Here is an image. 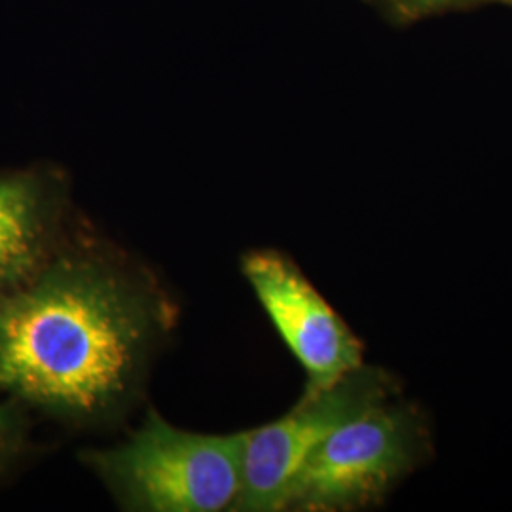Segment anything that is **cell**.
Returning a JSON list of instances; mask_svg holds the SVG:
<instances>
[{
  "mask_svg": "<svg viewBox=\"0 0 512 512\" xmlns=\"http://www.w3.org/2000/svg\"><path fill=\"white\" fill-rule=\"evenodd\" d=\"M164 327L156 294L93 256L50 260L0 302V389L61 420H116Z\"/></svg>",
  "mask_w": 512,
  "mask_h": 512,
  "instance_id": "cell-1",
  "label": "cell"
},
{
  "mask_svg": "<svg viewBox=\"0 0 512 512\" xmlns=\"http://www.w3.org/2000/svg\"><path fill=\"white\" fill-rule=\"evenodd\" d=\"M245 431L203 435L150 410L141 427L82 461L131 512L232 511L241 490Z\"/></svg>",
  "mask_w": 512,
  "mask_h": 512,
  "instance_id": "cell-2",
  "label": "cell"
},
{
  "mask_svg": "<svg viewBox=\"0 0 512 512\" xmlns=\"http://www.w3.org/2000/svg\"><path fill=\"white\" fill-rule=\"evenodd\" d=\"M420 406L399 395L338 427L294 476L283 511H361L382 503L431 458Z\"/></svg>",
  "mask_w": 512,
  "mask_h": 512,
  "instance_id": "cell-3",
  "label": "cell"
},
{
  "mask_svg": "<svg viewBox=\"0 0 512 512\" xmlns=\"http://www.w3.org/2000/svg\"><path fill=\"white\" fill-rule=\"evenodd\" d=\"M399 395L397 378L363 363L321 391H304L281 418L245 431L241 490L232 511H283L285 495L311 454L344 423Z\"/></svg>",
  "mask_w": 512,
  "mask_h": 512,
  "instance_id": "cell-4",
  "label": "cell"
},
{
  "mask_svg": "<svg viewBox=\"0 0 512 512\" xmlns=\"http://www.w3.org/2000/svg\"><path fill=\"white\" fill-rule=\"evenodd\" d=\"M241 270L304 368L306 391L327 389L365 363L361 340L289 256L272 249L253 251L243 256Z\"/></svg>",
  "mask_w": 512,
  "mask_h": 512,
  "instance_id": "cell-5",
  "label": "cell"
},
{
  "mask_svg": "<svg viewBox=\"0 0 512 512\" xmlns=\"http://www.w3.org/2000/svg\"><path fill=\"white\" fill-rule=\"evenodd\" d=\"M59 196L37 173L0 177V302L52 260Z\"/></svg>",
  "mask_w": 512,
  "mask_h": 512,
  "instance_id": "cell-6",
  "label": "cell"
},
{
  "mask_svg": "<svg viewBox=\"0 0 512 512\" xmlns=\"http://www.w3.org/2000/svg\"><path fill=\"white\" fill-rule=\"evenodd\" d=\"M19 416L10 404H0V469L14 454L19 440Z\"/></svg>",
  "mask_w": 512,
  "mask_h": 512,
  "instance_id": "cell-7",
  "label": "cell"
},
{
  "mask_svg": "<svg viewBox=\"0 0 512 512\" xmlns=\"http://www.w3.org/2000/svg\"><path fill=\"white\" fill-rule=\"evenodd\" d=\"M387 2L403 16H423V14L435 12L458 2H467V0H387Z\"/></svg>",
  "mask_w": 512,
  "mask_h": 512,
  "instance_id": "cell-8",
  "label": "cell"
},
{
  "mask_svg": "<svg viewBox=\"0 0 512 512\" xmlns=\"http://www.w3.org/2000/svg\"><path fill=\"white\" fill-rule=\"evenodd\" d=\"M511 2H512V0H511Z\"/></svg>",
  "mask_w": 512,
  "mask_h": 512,
  "instance_id": "cell-9",
  "label": "cell"
}]
</instances>
